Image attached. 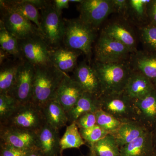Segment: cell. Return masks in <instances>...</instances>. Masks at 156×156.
I'll list each match as a JSON object with an SVG mask.
<instances>
[{"instance_id":"43","label":"cell","mask_w":156,"mask_h":156,"mask_svg":"<svg viewBox=\"0 0 156 156\" xmlns=\"http://www.w3.org/2000/svg\"><path fill=\"white\" fill-rule=\"evenodd\" d=\"M83 156H90V155L89 154V155H87Z\"/></svg>"},{"instance_id":"4","label":"cell","mask_w":156,"mask_h":156,"mask_svg":"<svg viewBox=\"0 0 156 156\" xmlns=\"http://www.w3.org/2000/svg\"><path fill=\"white\" fill-rule=\"evenodd\" d=\"M42 109L32 101L20 104L0 126L18 128L37 133L46 123Z\"/></svg>"},{"instance_id":"1","label":"cell","mask_w":156,"mask_h":156,"mask_svg":"<svg viewBox=\"0 0 156 156\" xmlns=\"http://www.w3.org/2000/svg\"><path fill=\"white\" fill-rule=\"evenodd\" d=\"M66 74L53 65L35 67L31 101L42 108L55 99L58 87Z\"/></svg>"},{"instance_id":"12","label":"cell","mask_w":156,"mask_h":156,"mask_svg":"<svg viewBox=\"0 0 156 156\" xmlns=\"http://www.w3.org/2000/svg\"><path fill=\"white\" fill-rule=\"evenodd\" d=\"M37 133L26 130L0 126V144L26 150L36 149Z\"/></svg>"},{"instance_id":"15","label":"cell","mask_w":156,"mask_h":156,"mask_svg":"<svg viewBox=\"0 0 156 156\" xmlns=\"http://www.w3.org/2000/svg\"><path fill=\"white\" fill-rule=\"evenodd\" d=\"M84 92L73 78L66 74L58 87L55 99L66 113L75 105Z\"/></svg>"},{"instance_id":"30","label":"cell","mask_w":156,"mask_h":156,"mask_svg":"<svg viewBox=\"0 0 156 156\" xmlns=\"http://www.w3.org/2000/svg\"><path fill=\"white\" fill-rule=\"evenodd\" d=\"M151 1L149 0H129L128 17L141 26L148 18V6Z\"/></svg>"},{"instance_id":"16","label":"cell","mask_w":156,"mask_h":156,"mask_svg":"<svg viewBox=\"0 0 156 156\" xmlns=\"http://www.w3.org/2000/svg\"><path fill=\"white\" fill-rule=\"evenodd\" d=\"M156 87L143 74L133 70L123 92L132 100H138L149 95Z\"/></svg>"},{"instance_id":"3","label":"cell","mask_w":156,"mask_h":156,"mask_svg":"<svg viewBox=\"0 0 156 156\" xmlns=\"http://www.w3.org/2000/svg\"><path fill=\"white\" fill-rule=\"evenodd\" d=\"M63 21L64 31L62 44L64 47L80 51L90 59L96 31L79 18L63 19Z\"/></svg>"},{"instance_id":"34","label":"cell","mask_w":156,"mask_h":156,"mask_svg":"<svg viewBox=\"0 0 156 156\" xmlns=\"http://www.w3.org/2000/svg\"><path fill=\"white\" fill-rule=\"evenodd\" d=\"M20 104L7 94H0V123L11 115Z\"/></svg>"},{"instance_id":"42","label":"cell","mask_w":156,"mask_h":156,"mask_svg":"<svg viewBox=\"0 0 156 156\" xmlns=\"http://www.w3.org/2000/svg\"><path fill=\"white\" fill-rule=\"evenodd\" d=\"M83 0H69V2L78 3V4H80L83 2Z\"/></svg>"},{"instance_id":"8","label":"cell","mask_w":156,"mask_h":156,"mask_svg":"<svg viewBox=\"0 0 156 156\" xmlns=\"http://www.w3.org/2000/svg\"><path fill=\"white\" fill-rule=\"evenodd\" d=\"M131 53L126 46L101 33L95 45V61L103 63H116L129 60Z\"/></svg>"},{"instance_id":"20","label":"cell","mask_w":156,"mask_h":156,"mask_svg":"<svg viewBox=\"0 0 156 156\" xmlns=\"http://www.w3.org/2000/svg\"><path fill=\"white\" fill-rule=\"evenodd\" d=\"M81 53L80 51L60 46L50 50V58L55 67L67 74L75 69L78 57Z\"/></svg>"},{"instance_id":"24","label":"cell","mask_w":156,"mask_h":156,"mask_svg":"<svg viewBox=\"0 0 156 156\" xmlns=\"http://www.w3.org/2000/svg\"><path fill=\"white\" fill-rule=\"evenodd\" d=\"M42 109L46 123L57 131L69 122L66 112L56 99L49 101Z\"/></svg>"},{"instance_id":"31","label":"cell","mask_w":156,"mask_h":156,"mask_svg":"<svg viewBox=\"0 0 156 156\" xmlns=\"http://www.w3.org/2000/svg\"><path fill=\"white\" fill-rule=\"evenodd\" d=\"M139 35L147 52L156 53V25L149 23L140 27Z\"/></svg>"},{"instance_id":"23","label":"cell","mask_w":156,"mask_h":156,"mask_svg":"<svg viewBox=\"0 0 156 156\" xmlns=\"http://www.w3.org/2000/svg\"><path fill=\"white\" fill-rule=\"evenodd\" d=\"M98 98L84 92L75 105L66 112L68 122L70 124L74 123L81 115L89 112L95 113L100 109Z\"/></svg>"},{"instance_id":"22","label":"cell","mask_w":156,"mask_h":156,"mask_svg":"<svg viewBox=\"0 0 156 156\" xmlns=\"http://www.w3.org/2000/svg\"><path fill=\"white\" fill-rule=\"evenodd\" d=\"M149 129L138 122L123 123L114 132L111 133L115 139L120 148L138 138Z\"/></svg>"},{"instance_id":"25","label":"cell","mask_w":156,"mask_h":156,"mask_svg":"<svg viewBox=\"0 0 156 156\" xmlns=\"http://www.w3.org/2000/svg\"><path fill=\"white\" fill-rule=\"evenodd\" d=\"M0 2L19 13L27 19L40 28L41 16L38 9L29 2L28 0L5 1L1 0Z\"/></svg>"},{"instance_id":"38","label":"cell","mask_w":156,"mask_h":156,"mask_svg":"<svg viewBox=\"0 0 156 156\" xmlns=\"http://www.w3.org/2000/svg\"><path fill=\"white\" fill-rule=\"evenodd\" d=\"M57 14L61 16L63 9H67L69 6V0H55L53 1Z\"/></svg>"},{"instance_id":"18","label":"cell","mask_w":156,"mask_h":156,"mask_svg":"<svg viewBox=\"0 0 156 156\" xmlns=\"http://www.w3.org/2000/svg\"><path fill=\"white\" fill-rule=\"evenodd\" d=\"M139 122L150 131L156 126V87L146 97L134 100Z\"/></svg>"},{"instance_id":"33","label":"cell","mask_w":156,"mask_h":156,"mask_svg":"<svg viewBox=\"0 0 156 156\" xmlns=\"http://www.w3.org/2000/svg\"><path fill=\"white\" fill-rule=\"evenodd\" d=\"M79 129L83 139L85 142H87L89 144V146L102 139L105 136L109 134L97 125L85 129Z\"/></svg>"},{"instance_id":"6","label":"cell","mask_w":156,"mask_h":156,"mask_svg":"<svg viewBox=\"0 0 156 156\" xmlns=\"http://www.w3.org/2000/svg\"><path fill=\"white\" fill-rule=\"evenodd\" d=\"M98 99L100 109L111 115L122 122H139L134 101L124 92L102 94Z\"/></svg>"},{"instance_id":"41","label":"cell","mask_w":156,"mask_h":156,"mask_svg":"<svg viewBox=\"0 0 156 156\" xmlns=\"http://www.w3.org/2000/svg\"><path fill=\"white\" fill-rule=\"evenodd\" d=\"M153 131V140L154 145L156 148V126Z\"/></svg>"},{"instance_id":"17","label":"cell","mask_w":156,"mask_h":156,"mask_svg":"<svg viewBox=\"0 0 156 156\" xmlns=\"http://www.w3.org/2000/svg\"><path fill=\"white\" fill-rule=\"evenodd\" d=\"M120 156H156L153 131H148L142 136L120 148Z\"/></svg>"},{"instance_id":"27","label":"cell","mask_w":156,"mask_h":156,"mask_svg":"<svg viewBox=\"0 0 156 156\" xmlns=\"http://www.w3.org/2000/svg\"><path fill=\"white\" fill-rule=\"evenodd\" d=\"M89 147L90 156H120V148L115 137L111 134Z\"/></svg>"},{"instance_id":"21","label":"cell","mask_w":156,"mask_h":156,"mask_svg":"<svg viewBox=\"0 0 156 156\" xmlns=\"http://www.w3.org/2000/svg\"><path fill=\"white\" fill-rule=\"evenodd\" d=\"M105 34L117 40L126 46L131 53L137 51L136 39L133 31L122 22H113L107 25L101 30Z\"/></svg>"},{"instance_id":"39","label":"cell","mask_w":156,"mask_h":156,"mask_svg":"<svg viewBox=\"0 0 156 156\" xmlns=\"http://www.w3.org/2000/svg\"><path fill=\"white\" fill-rule=\"evenodd\" d=\"M148 18L150 19L151 24L156 25V1H151L148 6Z\"/></svg>"},{"instance_id":"11","label":"cell","mask_w":156,"mask_h":156,"mask_svg":"<svg viewBox=\"0 0 156 156\" xmlns=\"http://www.w3.org/2000/svg\"><path fill=\"white\" fill-rule=\"evenodd\" d=\"M35 67L28 62L21 60L14 85L8 93L19 104L31 101Z\"/></svg>"},{"instance_id":"32","label":"cell","mask_w":156,"mask_h":156,"mask_svg":"<svg viewBox=\"0 0 156 156\" xmlns=\"http://www.w3.org/2000/svg\"><path fill=\"white\" fill-rule=\"evenodd\" d=\"M95 115L96 125L109 134L114 132L123 123L111 115L100 109L95 112Z\"/></svg>"},{"instance_id":"40","label":"cell","mask_w":156,"mask_h":156,"mask_svg":"<svg viewBox=\"0 0 156 156\" xmlns=\"http://www.w3.org/2000/svg\"><path fill=\"white\" fill-rule=\"evenodd\" d=\"M27 156H44L37 149L31 151Z\"/></svg>"},{"instance_id":"2","label":"cell","mask_w":156,"mask_h":156,"mask_svg":"<svg viewBox=\"0 0 156 156\" xmlns=\"http://www.w3.org/2000/svg\"><path fill=\"white\" fill-rule=\"evenodd\" d=\"M92 66L100 81L102 94L123 92L133 70L129 60L110 63L95 61Z\"/></svg>"},{"instance_id":"13","label":"cell","mask_w":156,"mask_h":156,"mask_svg":"<svg viewBox=\"0 0 156 156\" xmlns=\"http://www.w3.org/2000/svg\"><path fill=\"white\" fill-rule=\"evenodd\" d=\"M73 78L84 92L99 98L102 94L100 81L92 66L86 61L77 66L73 71Z\"/></svg>"},{"instance_id":"29","label":"cell","mask_w":156,"mask_h":156,"mask_svg":"<svg viewBox=\"0 0 156 156\" xmlns=\"http://www.w3.org/2000/svg\"><path fill=\"white\" fill-rule=\"evenodd\" d=\"M86 142L81 136L77 126L75 123L67 126L65 132L60 138L61 155L65 150L67 149L79 148L85 145Z\"/></svg>"},{"instance_id":"10","label":"cell","mask_w":156,"mask_h":156,"mask_svg":"<svg viewBox=\"0 0 156 156\" xmlns=\"http://www.w3.org/2000/svg\"><path fill=\"white\" fill-rule=\"evenodd\" d=\"M78 9L79 18L96 31L108 15L114 13L112 0H83Z\"/></svg>"},{"instance_id":"36","label":"cell","mask_w":156,"mask_h":156,"mask_svg":"<svg viewBox=\"0 0 156 156\" xmlns=\"http://www.w3.org/2000/svg\"><path fill=\"white\" fill-rule=\"evenodd\" d=\"M32 151L20 149L0 144V156H27Z\"/></svg>"},{"instance_id":"26","label":"cell","mask_w":156,"mask_h":156,"mask_svg":"<svg viewBox=\"0 0 156 156\" xmlns=\"http://www.w3.org/2000/svg\"><path fill=\"white\" fill-rule=\"evenodd\" d=\"M21 60L9 59L1 64L0 94H8L14 85Z\"/></svg>"},{"instance_id":"14","label":"cell","mask_w":156,"mask_h":156,"mask_svg":"<svg viewBox=\"0 0 156 156\" xmlns=\"http://www.w3.org/2000/svg\"><path fill=\"white\" fill-rule=\"evenodd\" d=\"M58 131L45 123L37 133L36 147L44 156H61Z\"/></svg>"},{"instance_id":"28","label":"cell","mask_w":156,"mask_h":156,"mask_svg":"<svg viewBox=\"0 0 156 156\" xmlns=\"http://www.w3.org/2000/svg\"><path fill=\"white\" fill-rule=\"evenodd\" d=\"M0 45L1 50L11 57L22 60L18 40L10 33L0 20Z\"/></svg>"},{"instance_id":"5","label":"cell","mask_w":156,"mask_h":156,"mask_svg":"<svg viewBox=\"0 0 156 156\" xmlns=\"http://www.w3.org/2000/svg\"><path fill=\"white\" fill-rule=\"evenodd\" d=\"M39 10L41 11L39 31L41 35L51 50L60 47L64 35L63 19L56 13L53 1H48Z\"/></svg>"},{"instance_id":"35","label":"cell","mask_w":156,"mask_h":156,"mask_svg":"<svg viewBox=\"0 0 156 156\" xmlns=\"http://www.w3.org/2000/svg\"><path fill=\"white\" fill-rule=\"evenodd\" d=\"M79 128H87L96 125L95 113L89 112L81 115L74 122Z\"/></svg>"},{"instance_id":"19","label":"cell","mask_w":156,"mask_h":156,"mask_svg":"<svg viewBox=\"0 0 156 156\" xmlns=\"http://www.w3.org/2000/svg\"><path fill=\"white\" fill-rule=\"evenodd\" d=\"M129 61L133 70L142 73L156 87V54L137 50L131 53Z\"/></svg>"},{"instance_id":"7","label":"cell","mask_w":156,"mask_h":156,"mask_svg":"<svg viewBox=\"0 0 156 156\" xmlns=\"http://www.w3.org/2000/svg\"><path fill=\"white\" fill-rule=\"evenodd\" d=\"M18 41L22 60L28 62L35 67L53 65L50 58L51 49L41 34Z\"/></svg>"},{"instance_id":"9","label":"cell","mask_w":156,"mask_h":156,"mask_svg":"<svg viewBox=\"0 0 156 156\" xmlns=\"http://www.w3.org/2000/svg\"><path fill=\"white\" fill-rule=\"evenodd\" d=\"M1 20L10 33L18 40L41 34L32 22L0 2Z\"/></svg>"},{"instance_id":"37","label":"cell","mask_w":156,"mask_h":156,"mask_svg":"<svg viewBox=\"0 0 156 156\" xmlns=\"http://www.w3.org/2000/svg\"><path fill=\"white\" fill-rule=\"evenodd\" d=\"M114 13L115 12L124 19H128V1L127 0H112Z\"/></svg>"}]
</instances>
